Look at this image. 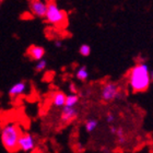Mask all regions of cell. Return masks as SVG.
<instances>
[{
  "mask_svg": "<svg viewBox=\"0 0 153 153\" xmlns=\"http://www.w3.org/2000/svg\"><path fill=\"white\" fill-rule=\"evenodd\" d=\"M150 68L146 62H137L128 72V85L131 92H146L151 84Z\"/></svg>",
  "mask_w": 153,
  "mask_h": 153,
  "instance_id": "cell-1",
  "label": "cell"
},
{
  "mask_svg": "<svg viewBox=\"0 0 153 153\" xmlns=\"http://www.w3.org/2000/svg\"><path fill=\"white\" fill-rule=\"evenodd\" d=\"M22 134L21 128L16 123H7L0 130V139L3 148L8 152L18 151V141Z\"/></svg>",
  "mask_w": 153,
  "mask_h": 153,
  "instance_id": "cell-2",
  "label": "cell"
},
{
  "mask_svg": "<svg viewBox=\"0 0 153 153\" xmlns=\"http://www.w3.org/2000/svg\"><path fill=\"white\" fill-rule=\"evenodd\" d=\"M45 19L47 23L54 26H59V27L66 26L68 23L67 13L61 8H59V6L54 0H51L49 2H47V10H46Z\"/></svg>",
  "mask_w": 153,
  "mask_h": 153,
  "instance_id": "cell-3",
  "label": "cell"
},
{
  "mask_svg": "<svg viewBox=\"0 0 153 153\" xmlns=\"http://www.w3.org/2000/svg\"><path fill=\"white\" fill-rule=\"evenodd\" d=\"M121 89L119 84L114 81H107L102 85L100 91L101 100L105 103H112L120 97Z\"/></svg>",
  "mask_w": 153,
  "mask_h": 153,
  "instance_id": "cell-4",
  "label": "cell"
},
{
  "mask_svg": "<svg viewBox=\"0 0 153 153\" xmlns=\"http://www.w3.org/2000/svg\"><path fill=\"white\" fill-rule=\"evenodd\" d=\"M36 148V140L29 132H22L18 141V150L22 152H33Z\"/></svg>",
  "mask_w": 153,
  "mask_h": 153,
  "instance_id": "cell-5",
  "label": "cell"
},
{
  "mask_svg": "<svg viewBox=\"0 0 153 153\" xmlns=\"http://www.w3.org/2000/svg\"><path fill=\"white\" fill-rule=\"evenodd\" d=\"M30 12L36 18H45L47 2L45 0H30L29 1Z\"/></svg>",
  "mask_w": 153,
  "mask_h": 153,
  "instance_id": "cell-6",
  "label": "cell"
},
{
  "mask_svg": "<svg viewBox=\"0 0 153 153\" xmlns=\"http://www.w3.org/2000/svg\"><path fill=\"white\" fill-rule=\"evenodd\" d=\"M27 91V83L25 81H20V82L14 83L11 88L9 89V96L11 99H16L19 96L24 95Z\"/></svg>",
  "mask_w": 153,
  "mask_h": 153,
  "instance_id": "cell-7",
  "label": "cell"
},
{
  "mask_svg": "<svg viewBox=\"0 0 153 153\" xmlns=\"http://www.w3.org/2000/svg\"><path fill=\"white\" fill-rule=\"evenodd\" d=\"M78 109L74 107H70V106H64L61 108V114H60V120L64 123V124H68L72 121L74 119H76L78 117Z\"/></svg>",
  "mask_w": 153,
  "mask_h": 153,
  "instance_id": "cell-8",
  "label": "cell"
},
{
  "mask_svg": "<svg viewBox=\"0 0 153 153\" xmlns=\"http://www.w3.org/2000/svg\"><path fill=\"white\" fill-rule=\"evenodd\" d=\"M26 55L34 61L41 60L45 56V49L39 45H31L26 51Z\"/></svg>",
  "mask_w": 153,
  "mask_h": 153,
  "instance_id": "cell-9",
  "label": "cell"
},
{
  "mask_svg": "<svg viewBox=\"0 0 153 153\" xmlns=\"http://www.w3.org/2000/svg\"><path fill=\"white\" fill-rule=\"evenodd\" d=\"M109 132H111L113 136L116 137L118 143H120V144L126 143L127 136H126V132H125L123 127H117V126H114V124H112L109 126Z\"/></svg>",
  "mask_w": 153,
  "mask_h": 153,
  "instance_id": "cell-10",
  "label": "cell"
},
{
  "mask_svg": "<svg viewBox=\"0 0 153 153\" xmlns=\"http://www.w3.org/2000/svg\"><path fill=\"white\" fill-rule=\"evenodd\" d=\"M66 103V94L61 91H57L51 95V105L55 108H62Z\"/></svg>",
  "mask_w": 153,
  "mask_h": 153,
  "instance_id": "cell-11",
  "label": "cell"
},
{
  "mask_svg": "<svg viewBox=\"0 0 153 153\" xmlns=\"http://www.w3.org/2000/svg\"><path fill=\"white\" fill-rule=\"evenodd\" d=\"M89 76H90V72H89V69H88V67L86 66H80L78 69H76V78L79 81H81V82H84V81H86V80L89 79Z\"/></svg>",
  "mask_w": 153,
  "mask_h": 153,
  "instance_id": "cell-12",
  "label": "cell"
},
{
  "mask_svg": "<svg viewBox=\"0 0 153 153\" xmlns=\"http://www.w3.org/2000/svg\"><path fill=\"white\" fill-rule=\"evenodd\" d=\"M80 101V97L76 93H69L68 95H66V103L65 106H70V107H74L78 105V103Z\"/></svg>",
  "mask_w": 153,
  "mask_h": 153,
  "instance_id": "cell-13",
  "label": "cell"
},
{
  "mask_svg": "<svg viewBox=\"0 0 153 153\" xmlns=\"http://www.w3.org/2000/svg\"><path fill=\"white\" fill-rule=\"evenodd\" d=\"M99 127V121L95 118H89L86 119L85 123H84V129L86 130V132H93V131L96 130V128Z\"/></svg>",
  "mask_w": 153,
  "mask_h": 153,
  "instance_id": "cell-14",
  "label": "cell"
},
{
  "mask_svg": "<svg viewBox=\"0 0 153 153\" xmlns=\"http://www.w3.org/2000/svg\"><path fill=\"white\" fill-rule=\"evenodd\" d=\"M46 68H47V60L43 58V59H41V60L36 61L34 69H35L36 72H43V71H44Z\"/></svg>",
  "mask_w": 153,
  "mask_h": 153,
  "instance_id": "cell-15",
  "label": "cell"
},
{
  "mask_svg": "<svg viewBox=\"0 0 153 153\" xmlns=\"http://www.w3.org/2000/svg\"><path fill=\"white\" fill-rule=\"evenodd\" d=\"M79 54L82 56V57H89L91 55V47L90 45L88 44H82L79 47Z\"/></svg>",
  "mask_w": 153,
  "mask_h": 153,
  "instance_id": "cell-16",
  "label": "cell"
},
{
  "mask_svg": "<svg viewBox=\"0 0 153 153\" xmlns=\"http://www.w3.org/2000/svg\"><path fill=\"white\" fill-rule=\"evenodd\" d=\"M115 119H116V117H115V115L112 114V113H107L105 116V121L107 123L108 125H112L115 123Z\"/></svg>",
  "mask_w": 153,
  "mask_h": 153,
  "instance_id": "cell-17",
  "label": "cell"
},
{
  "mask_svg": "<svg viewBox=\"0 0 153 153\" xmlns=\"http://www.w3.org/2000/svg\"><path fill=\"white\" fill-rule=\"evenodd\" d=\"M69 90H70L71 93H76V91H78L74 83H70V84H69Z\"/></svg>",
  "mask_w": 153,
  "mask_h": 153,
  "instance_id": "cell-18",
  "label": "cell"
},
{
  "mask_svg": "<svg viewBox=\"0 0 153 153\" xmlns=\"http://www.w3.org/2000/svg\"><path fill=\"white\" fill-rule=\"evenodd\" d=\"M54 45L57 48H60L61 46H62V41H61V39H55V41H54Z\"/></svg>",
  "mask_w": 153,
  "mask_h": 153,
  "instance_id": "cell-19",
  "label": "cell"
},
{
  "mask_svg": "<svg viewBox=\"0 0 153 153\" xmlns=\"http://www.w3.org/2000/svg\"><path fill=\"white\" fill-rule=\"evenodd\" d=\"M150 76H151V81L153 82V70L150 71Z\"/></svg>",
  "mask_w": 153,
  "mask_h": 153,
  "instance_id": "cell-20",
  "label": "cell"
}]
</instances>
